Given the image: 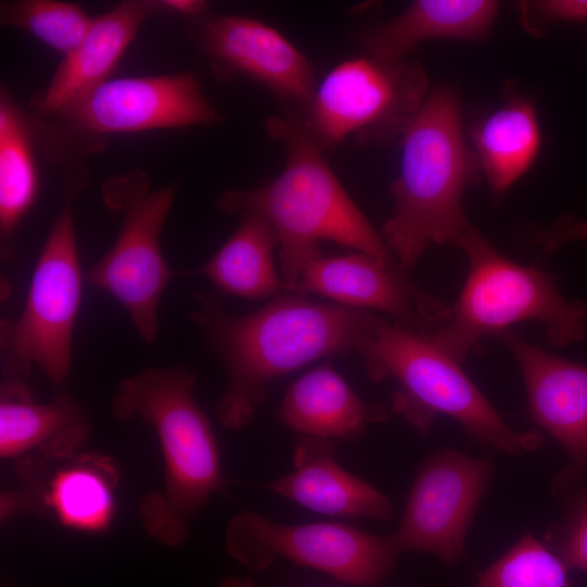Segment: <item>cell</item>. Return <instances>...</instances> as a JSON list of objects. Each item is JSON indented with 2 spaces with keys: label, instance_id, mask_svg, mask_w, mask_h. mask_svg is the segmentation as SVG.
I'll return each mask as SVG.
<instances>
[{
  "label": "cell",
  "instance_id": "obj_19",
  "mask_svg": "<svg viewBox=\"0 0 587 587\" xmlns=\"http://www.w3.org/2000/svg\"><path fill=\"white\" fill-rule=\"evenodd\" d=\"M90 430L87 412L65 390L40 403L25 380L1 383V458H17L35 450L50 460H65L77 453Z\"/></svg>",
  "mask_w": 587,
  "mask_h": 587
},
{
  "label": "cell",
  "instance_id": "obj_15",
  "mask_svg": "<svg viewBox=\"0 0 587 587\" xmlns=\"http://www.w3.org/2000/svg\"><path fill=\"white\" fill-rule=\"evenodd\" d=\"M294 292L382 311L398 325L426 334L437 327L448 309L414 285L397 262L363 252L315 259L304 268Z\"/></svg>",
  "mask_w": 587,
  "mask_h": 587
},
{
  "label": "cell",
  "instance_id": "obj_25",
  "mask_svg": "<svg viewBox=\"0 0 587 587\" xmlns=\"http://www.w3.org/2000/svg\"><path fill=\"white\" fill-rule=\"evenodd\" d=\"M93 17L80 5L58 0L2 1L0 22L28 33L63 55L86 36Z\"/></svg>",
  "mask_w": 587,
  "mask_h": 587
},
{
  "label": "cell",
  "instance_id": "obj_27",
  "mask_svg": "<svg viewBox=\"0 0 587 587\" xmlns=\"http://www.w3.org/2000/svg\"><path fill=\"white\" fill-rule=\"evenodd\" d=\"M550 540L566 569L587 572V487L571 496Z\"/></svg>",
  "mask_w": 587,
  "mask_h": 587
},
{
  "label": "cell",
  "instance_id": "obj_24",
  "mask_svg": "<svg viewBox=\"0 0 587 587\" xmlns=\"http://www.w3.org/2000/svg\"><path fill=\"white\" fill-rule=\"evenodd\" d=\"M36 117L23 110L2 85L0 90V237L2 258L32 209L39 189L35 154Z\"/></svg>",
  "mask_w": 587,
  "mask_h": 587
},
{
  "label": "cell",
  "instance_id": "obj_28",
  "mask_svg": "<svg viewBox=\"0 0 587 587\" xmlns=\"http://www.w3.org/2000/svg\"><path fill=\"white\" fill-rule=\"evenodd\" d=\"M522 20L530 33L554 22L587 23V0L526 1L521 4Z\"/></svg>",
  "mask_w": 587,
  "mask_h": 587
},
{
  "label": "cell",
  "instance_id": "obj_4",
  "mask_svg": "<svg viewBox=\"0 0 587 587\" xmlns=\"http://www.w3.org/2000/svg\"><path fill=\"white\" fill-rule=\"evenodd\" d=\"M400 171L390 187L394 208L382 237L404 270L432 243L458 247L472 226L462 197L480 168L462 135L457 95L437 88L426 96L401 136Z\"/></svg>",
  "mask_w": 587,
  "mask_h": 587
},
{
  "label": "cell",
  "instance_id": "obj_29",
  "mask_svg": "<svg viewBox=\"0 0 587 587\" xmlns=\"http://www.w3.org/2000/svg\"><path fill=\"white\" fill-rule=\"evenodd\" d=\"M587 240V218L563 215L534 233L532 242L545 253H551L573 241Z\"/></svg>",
  "mask_w": 587,
  "mask_h": 587
},
{
  "label": "cell",
  "instance_id": "obj_16",
  "mask_svg": "<svg viewBox=\"0 0 587 587\" xmlns=\"http://www.w3.org/2000/svg\"><path fill=\"white\" fill-rule=\"evenodd\" d=\"M523 378L530 417L587 470V364L547 352L510 330L499 334Z\"/></svg>",
  "mask_w": 587,
  "mask_h": 587
},
{
  "label": "cell",
  "instance_id": "obj_3",
  "mask_svg": "<svg viewBox=\"0 0 587 587\" xmlns=\"http://www.w3.org/2000/svg\"><path fill=\"white\" fill-rule=\"evenodd\" d=\"M195 384L186 367H148L123 378L112 399L115 417H140L159 437L164 487L141 499L139 514L146 532L171 547L187 539V523L224 486L217 440L192 396Z\"/></svg>",
  "mask_w": 587,
  "mask_h": 587
},
{
  "label": "cell",
  "instance_id": "obj_17",
  "mask_svg": "<svg viewBox=\"0 0 587 587\" xmlns=\"http://www.w3.org/2000/svg\"><path fill=\"white\" fill-rule=\"evenodd\" d=\"M160 12L159 0H127L93 17L86 36L63 57L48 86L33 96V114L48 118L109 80L140 26Z\"/></svg>",
  "mask_w": 587,
  "mask_h": 587
},
{
  "label": "cell",
  "instance_id": "obj_21",
  "mask_svg": "<svg viewBox=\"0 0 587 587\" xmlns=\"http://www.w3.org/2000/svg\"><path fill=\"white\" fill-rule=\"evenodd\" d=\"M498 7L489 0H419L392 20L361 30L357 38L369 55L397 62L425 40L484 39Z\"/></svg>",
  "mask_w": 587,
  "mask_h": 587
},
{
  "label": "cell",
  "instance_id": "obj_13",
  "mask_svg": "<svg viewBox=\"0 0 587 587\" xmlns=\"http://www.w3.org/2000/svg\"><path fill=\"white\" fill-rule=\"evenodd\" d=\"M28 457L16 467L20 487L1 496V519L21 513H50L63 526L87 533L109 528L115 510L120 472L111 459L76 453L57 460Z\"/></svg>",
  "mask_w": 587,
  "mask_h": 587
},
{
  "label": "cell",
  "instance_id": "obj_26",
  "mask_svg": "<svg viewBox=\"0 0 587 587\" xmlns=\"http://www.w3.org/2000/svg\"><path fill=\"white\" fill-rule=\"evenodd\" d=\"M566 570L527 534L479 575L476 587H570Z\"/></svg>",
  "mask_w": 587,
  "mask_h": 587
},
{
  "label": "cell",
  "instance_id": "obj_6",
  "mask_svg": "<svg viewBox=\"0 0 587 587\" xmlns=\"http://www.w3.org/2000/svg\"><path fill=\"white\" fill-rule=\"evenodd\" d=\"M467 257L463 288L430 337L462 361L488 334L515 323L539 321L558 348L580 342L587 332V302L569 300L555 277L500 254L473 226L458 245Z\"/></svg>",
  "mask_w": 587,
  "mask_h": 587
},
{
  "label": "cell",
  "instance_id": "obj_8",
  "mask_svg": "<svg viewBox=\"0 0 587 587\" xmlns=\"http://www.w3.org/2000/svg\"><path fill=\"white\" fill-rule=\"evenodd\" d=\"M417 62L371 55L348 59L322 79L301 114L326 150L351 138L360 145L402 136L428 95Z\"/></svg>",
  "mask_w": 587,
  "mask_h": 587
},
{
  "label": "cell",
  "instance_id": "obj_5",
  "mask_svg": "<svg viewBox=\"0 0 587 587\" xmlns=\"http://www.w3.org/2000/svg\"><path fill=\"white\" fill-rule=\"evenodd\" d=\"M373 382L391 380V412L420 435L439 415L457 421L478 442L511 454L537 449L542 437L520 433L479 391L454 359L429 334L402 327L376 315L355 348Z\"/></svg>",
  "mask_w": 587,
  "mask_h": 587
},
{
  "label": "cell",
  "instance_id": "obj_12",
  "mask_svg": "<svg viewBox=\"0 0 587 587\" xmlns=\"http://www.w3.org/2000/svg\"><path fill=\"white\" fill-rule=\"evenodd\" d=\"M491 472L489 461L452 449L428 458L414 478L401 522L392 534L401 553L419 551L447 563L459 562Z\"/></svg>",
  "mask_w": 587,
  "mask_h": 587
},
{
  "label": "cell",
  "instance_id": "obj_30",
  "mask_svg": "<svg viewBox=\"0 0 587 587\" xmlns=\"http://www.w3.org/2000/svg\"><path fill=\"white\" fill-rule=\"evenodd\" d=\"M162 12L176 13L189 17H199L207 10V2L202 0H159Z\"/></svg>",
  "mask_w": 587,
  "mask_h": 587
},
{
  "label": "cell",
  "instance_id": "obj_31",
  "mask_svg": "<svg viewBox=\"0 0 587 587\" xmlns=\"http://www.w3.org/2000/svg\"><path fill=\"white\" fill-rule=\"evenodd\" d=\"M221 587H255V586L250 577H246V578L227 577L222 582Z\"/></svg>",
  "mask_w": 587,
  "mask_h": 587
},
{
  "label": "cell",
  "instance_id": "obj_1",
  "mask_svg": "<svg viewBox=\"0 0 587 587\" xmlns=\"http://www.w3.org/2000/svg\"><path fill=\"white\" fill-rule=\"evenodd\" d=\"M195 299L190 320L226 374L216 416L232 430L254 420L274 379L316 359L355 350L376 317L369 310L316 302L298 292L279 294L241 316L224 312L209 294L195 291Z\"/></svg>",
  "mask_w": 587,
  "mask_h": 587
},
{
  "label": "cell",
  "instance_id": "obj_7",
  "mask_svg": "<svg viewBox=\"0 0 587 587\" xmlns=\"http://www.w3.org/2000/svg\"><path fill=\"white\" fill-rule=\"evenodd\" d=\"M83 188L71 185L38 255L27 297L16 319L0 324L3 380H25L34 366L54 386L70 374L73 334L83 284L73 202Z\"/></svg>",
  "mask_w": 587,
  "mask_h": 587
},
{
  "label": "cell",
  "instance_id": "obj_10",
  "mask_svg": "<svg viewBox=\"0 0 587 587\" xmlns=\"http://www.w3.org/2000/svg\"><path fill=\"white\" fill-rule=\"evenodd\" d=\"M48 118L67 150H99L107 135L221 123L192 72L109 79ZM43 118V120H48Z\"/></svg>",
  "mask_w": 587,
  "mask_h": 587
},
{
  "label": "cell",
  "instance_id": "obj_20",
  "mask_svg": "<svg viewBox=\"0 0 587 587\" xmlns=\"http://www.w3.org/2000/svg\"><path fill=\"white\" fill-rule=\"evenodd\" d=\"M278 415L299 435L334 444L360 438L367 427L387 421L386 409L363 400L328 364L304 374L287 389Z\"/></svg>",
  "mask_w": 587,
  "mask_h": 587
},
{
  "label": "cell",
  "instance_id": "obj_14",
  "mask_svg": "<svg viewBox=\"0 0 587 587\" xmlns=\"http://www.w3.org/2000/svg\"><path fill=\"white\" fill-rule=\"evenodd\" d=\"M199 22L196 39L215 77H247L283 102L302 110L307 107L316 88L313 67L277 29L240 15L212 16Z\"/></svg>",
  "mask_w": 587,
  "mask_h": 587
},
{
  "label": "cell",
  "instance_id": "obj_18",
  "mask_svg": "<svg viewBox=\"0 0 587 587\" xmlns=\"http://www.w3.org/2000/svg\"><path fill=\"white\" fill-rule=\"evenodd\" d=\"M330 440L299 435L292 453L294 471L266 484L273 492L316 513L335 517L388 521V498L344 469Z\"/></svg>",
  "mask_w": 587,
  "mask_h": 587
},
{
  "label": "cell",
  "instance_id": "obj_9",
  "mask_svg": "<svg viewBox=\"0 0 587 587\" xmlns=\"http://www.w3.org/2000/svg\"><path fill=\"white\" fill-rule=\"evenodd\" d=\"M176 184L151 189L142 173L111 182L104 200L123 211V222L110 250L85 274V283L114 297L146 344L159 333L158 307L167 285L179 278L166 263L161 234L172 209Z\"/></svg>",
  "mask_w": 587,
  "mask_h": 587
},
{
  "label": "cell",
  "instance_id": "obj_2",
  "mask_svg": "<svg viewBox=\"0 0 587 587\" xmlns=\"http://www.w3.org/2000/svg\"><path fill=\"white\" fill-rule=\"evenodd\" d=\"M267 130L285 145L282 173L260 187L224 191L216 207L226 214L252 211L271 224L286 292H294L308 264L323 255L322 240L397 262L328 165L302 115L292 111L271 117Z\"/></svg>",
  "mask_w": 587,
  "mask_h": 587
},
{
  "label": "cell",
  "instance_id": "obj_11",
  "mask_svg": "<svg viewBox=\"0 0 587 587\" xmlns=\"http://www.w3.org/2000/svg\"><path fill=\"white\" fill-rule=\"evenodd\" d=\"M225 547L251 571L284 558L355 586L380 583L401 554L392 535H373L338 522L282 524L253 512L229 520Z\"/></svg>",
  "mask_w": 587,
  "mask_h": 587
},
{
  "label": "cell",
  "instance_id": "obj_22",
  "mask_svg": "<svg viewBox=\"0 0 587 587\" xmlns=\"http://www.w3.org/2000/svg\"><path fill=\"white\" fill-rule=\"evenodd\" d=\"M275 245L271 224L259 213L246 211L214 255L197 268L178 271V275L204 277L218 291L250 300L277 296L286 287L273 262Z\"/></svg>",
  "mask_w": 587,
  "mask_h": 587
},
{
  "label": "cell",
  "instance_id": "obj_23",
  "mask_svg": "<svg viewBox=\"0 0 587 587\" xmlns=\"http://www.w3.org/2000/svg\"><path fill=\"white\" fill-rule=\"evenodd\" d=\"M471 138L480 172L492 196H503L534 163L540 148V130L532 102L515 97L480 120Z\"/></svg>",
  "mask_w": 587,
  "mask_h": 587
}]
</instances>
